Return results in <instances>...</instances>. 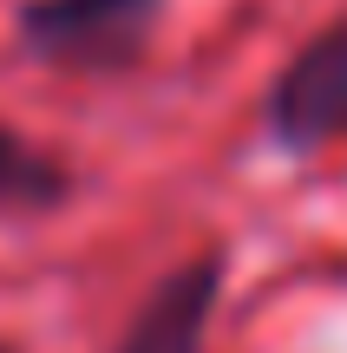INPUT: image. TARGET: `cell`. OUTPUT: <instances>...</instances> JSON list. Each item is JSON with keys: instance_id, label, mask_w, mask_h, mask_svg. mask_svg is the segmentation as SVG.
I'll return each instance as SVG.
<instances>
[{"instance_id": "cell-1", "label": "cell", "mask_w": 347, "mask_h": 353, "mask_svg": "<svg viewBox=\"0 0 347 353\" xmlns=\"http://www.w3.org/2000/svg\"><path fill=\"white\" fill-rule=\"evenodd\" d=\"M170 0H20L13 39L26 59L79 79H125L144 65Z\"/></svg>"}, {"instance_id": "cell-2", "label": "cell", "mask_w": 347, "mask_h": 353, "mask_svg": "<svg viewBox=\"0 0 347 353\" xmlns=\"http://www.w3.org/2000/svg\"><path fill=\"white\" fill-rule=\"evenodd\" d=\"M262 125L282 151L347 144V13L308 33L262 99Z\"/></svg>"}, {"instance_id": "cell-3", "label": "cell", "mask_w": 347, "mask_h": 353, "mask_svg": "<svg viewBox=\"0 0 347 353\" xmlns=\"http://www.w3.org/2000/svg\"><path fill=\"white\" fill-rule=\"evenodd\" d=\"M217 294H223V255L217 249L177 262L138 301V314H131V327L118 334L112 353H204L210 321H217Z\"/></svg>"}, {"instance_id": "cell-4", "label": "cell", "mask_w": 347, "mask_h": 353, "mask_svg": "<svg viewBox=\"0 0 347 353\" xmlns=\"http://www.w3.org/2000/svg\"><path fill=\"white\" fill-rule=\"evenodd\" d=\"M79 190V176L66 157H52L46 144H33L20 125L0 118V216H46L66 210Z\"/></svg>"}, {"instance_id": "cell-5", "label": "cell", "mask_w": 347, "mask_h": 353, "mask_svg": "<svg viewBox=\"0 0 347 353\" xmlns=\"http://www.w3.org/2000/svg\"><path fill=\"white\" fill-rule=\"evenodd\" d=\"M0 353H13V347H7V341H0Z\"/></svg>"}]
</instances>
